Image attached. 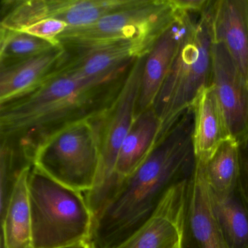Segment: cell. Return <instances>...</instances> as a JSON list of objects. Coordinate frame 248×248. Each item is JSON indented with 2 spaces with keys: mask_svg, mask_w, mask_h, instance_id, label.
<instances>
[{
  "mask_svg": "<svg viewBox=\"0 0 248 248\" xmlns=\"http://www.w3.org/2000/svg\"><path fill=\"white\" fill-rule=\"evenodd\" d=\"M194 128L193 106L170 124L93 219L90 242L95 248H115L128 239L149 220L168 190L191 175L196 162Z\"/></svg>",
  "mask_w": 248,
  "mask_h": 248,
  "instance_id": "obj_1",
  "label": "cell"
},
{
  "mask_svg": "<svg viewBox=\"0 0 248 248\" xmlns=\"http://www.w3.org/2000/svg\"><path fill=\"white\" fill-rule=\"evenodd\" d=\"M129 71L88 79L59 69L32 92L0 105L1 142L21 152L33 165L36 148L46 136L69 123L107 111Z\"/></svg>",
  "mask_w": 248,
  "mask_h": 248,
  "instance_id": "obj_2",
  "label": "cell"
},
{
  "mask_svg": "<svg viewBox=\"0 0 248 248\" xmlns=\"http://www.w3.org/2000/svg\"><path fill=\"white\" fill-rule=\"evenodd\" d=\"M33 248H66L89 242L93 215L85 193L32 165L29 178Z\"/></svg>",
  "mask_w": 248,
  "mask_h": 248,
  "instance_id": "obj_3",
  "label": "cell"
},
{
  "mask_svg": "<svg viewBox=\"0 0 248 248\" xmlns=\"http://www.w3.org/2000/svg\"><path fill=\"white\" fill-rule=\"evenodd\" d=\"M106 111L69 123L46 136L36 148L33 165L66 186L83 193L92 191Z\"/></svg>",
  "mask_w": 248,
  "mask_h": 248,
  "instance_id": "obj_4",
  "label": "cell"
},
{
  "mask_svg": "<svg viewBox=\"0 0 248 248\" xmlns=\"http://www.w3.org/2000/svg\"><path fill=\"white\" fill-rule=\"evenodd\" d=\"M207 10L194 18L155 101L159 136L211 85L214 40Z\"/></svg>",
  "mask_w": 248,
  "mask_h": 248,
  "instance_id": "obj_5",
  "label": "cell"
},
{
  "mask_svg": "<svg viewBox=\"0 0 248 248\" xmlns=\"http://www.w3.org/2000/svg\"><path fill=\"white\" fill-rule=\"evenodd\" d=\"M182 14L172 0H133L91 25L68 27L58 41L69 53L136 39L157 42Z\"/></svg>",
  "mask_w": 248,
  "mask_h": 248,
  "instance_id": "obj_6",
  "label": "cell"
},
{
  "mask_svg": "<svg viewBox=\"0 0 248 248\" xmlns=\"http://www.w3.org/2000/svg\"><path fill=\"white\" fill-rule=\"evenodd\" d=\"M146 57L137 59L132 65L117 98L104 114L96 181L92 191L85 193L93 219L120 186L116 178V166L124 139L136 117Z\"/></svg>",
  "mask_w": 248,
  "mask_h": 248,
  "instance_id": "obj_7",
  "label": "cell"
},
{
  "mask_svg": "<svg viewBox=\"0 0 248 248\" xmlns=\"http://www.w3.org/2000/svg\"><path fill=\"white\" fill-rule=\"evenodd\" d=\"M181 248H228L216 220L202 162L188 178Z\"/></svg>",
  "mask_w": 248,
  "mask_h": 248,
  "instance_id": "obj_8",
  "label": "cell"
},
{
  "mask_svg": "<svg viewBox=\"0 0 248 248\" xmlns=\"http://www.w3.org/2000/svg\"><path fill=\"white\" fill-rule=\"evenodd\" d=\"M211 85L230 137L238 141L248 133V79L221 45L214 43Z\"/></svg>",
  "mask_w": 248,
  "mask_h": 248,
  "instance_id": "obj_9",
  "label": "cell"
},
{
  "mask_svg": "<svg viewBox=\"0 0 248 248\" xmlns=\"http://www.w3.org/2000/svg\"><path fill=\"white\" fill-rule=\"evenodd\" d=\"M188 178L170 187L149 220L115 248H181Z\"/></svg>",
  "mask_w": 248,
  "mask_h": 248,
  "instance_id": "obj_10",
  "label": "cell"
},
{
  "mask_svg": "<svg viewBox=\"0 0 248 248\" xmlns=\"http://www.w3.org/2000/svg\"><path fill=\"white\" fill-rule=\"evenodd\" d=\"M197 14L184 13L146 56L136 116L155 105L167 75Z\"/></svg>",
  "mask_w": 248,
  "mask_h": 248,
  "instance_id": "obj_11",
  "label": "cell"
},
{
  "mask_svg": "<svg viewBox=\"0 0 248 248\" xmlns=\"http://www.w3.org/2000/svg\"><path fill=\"white\" fill-rule=\"evenodd\" d=\"M207 13L214 43L226 48L248 79V0L212 1Z\"/></svg>",
  "mask_w": 248,
  "mask_h": 248,
  "instance_id": "obj_12",
  "label": "cell"
},
{
  "mask_svg": "<svg viewBox=\"0 0 248 248\" xmlns=\"http://www.w3.org/2000/svg\"><path fill=\"white\" fill-rule=\"evenodd\" d=\"M69 53L62 45L15 66L0 70V105L25 96L51 79Z\"/></svg>",
  "mask_w": 248,
  "mask_h": 248,
  "instance_id": "obj_13",
  "label": "cell"
},
{
  "mask_svg": "<svg viewBox=\"0 0 248 248\" xmlns=\"http://www.w3.org/2000/svg\"><path fill=\"white\" fill-rule=\"evenodd\" d=\"M162 128V123L154 107L135 117L117 159L116 178L120 186L149 156Z\"/></svg>",
  "mask_w": 248,
  "mask_h": 248,
  "instance_id": "obj_14",
  "label": "cell"
},
{
  "mask_svg": "<svg viewBox=\"0 0 248 248\" xmlns=\"http://www.w3.org/2000/svg\"><path fill=\"white\" fill-rule=\"evenodd\" d=\"M194 110V155L196 159H206L225 140L232 139L211 85L199 95Z\"/></svg>",
  "mask_w": 248,
  "mask_h": 248,
  "instance_id": "obj_15",
  "label": "cell"
},
{
  "mask_svg": "<svg viewBox=\"0 0 248 248\" xmlns=\"http://www.w3.org/2000/svg\"><path fill=\"white\" fill-rule=\"evenodd\" d=\"M32 167V166H31ZM31 167L18 177L8 207L2 217V239L5 248H33L29 178Z\"/></svg>",
  "mask_w": 248,
  "mask_h": 248,
  "instance_id": "obj_16",
  "label": "cell"
},
{
  "mask_svg": "<svg viewBox=\"0 0 248 248\" xmlns=\"http://www.w3.org/2000/svg\"><path fill=\"white\" fill-rule=\"evenodd\" d=\"M216 220L228 248H248V210L238 187L232 192L211 191Z\"/></svg>",
  "mask_w": 248,
  "mask_h": 248,
  "instance_id": "obj_17",
  "label": "cell"
},
{
  "mask_svg": "<svg viewBox=\"0 0 248 248\" xmlns=\"http://www.w3.org/2000/svg\"><path fill=\"white\" fill-rule=\"evenodd\" d=\"M199 160L202 162L206 179L213 193L225 194L234 191L239 176V152L236 140H225L208 158Z\"/></svg>",
  "mask_w": 248,
  "mask_h": 248,
  "instance_id": "obj_18",
  "label": "cell"
},
{
  "mask_svg": "<svg viewBox=\"0 0 248 248\" xmlns=\"http://www.w3.org/2000/svg\"><path fill=\"white\" fill-rule=\"evenodd\" d=\"M58 46L27 33L0 29V70L30 60Z\"/></svg>",
  "mask_w": 248,
  "mask_h": 248,
  "instance_id": "obj_19",
  "label": "cell"
},
{
  "mask_svg": "<svg viewBox=\"0 0 248 248\" xmlns=\"http://www.w3.org/2000/svg\"><path fill=\"white\" fill-rule=\"evenodd\" d=\"M69 26L60 20L47 18L39 21L24 30L21 32L27 33L30 35L43 39L53 45H60L58 37L68 28Z\"/></svg>",
  "mask_w": 248,
  "mask_h": 248,
  "instance_id": "obj_20",
  "label": "cell"
},
{
  "mask_svg": "<svg viewBox=\"0 0 248 248\" xmlns=\"http://www.w3.org/2000/svg\"><path fill=\"white\" fill-rule=\"evenodd\" d=\"M236 142L239 152L237 187L248 210V133Z\"/></svg>",
  "mask_w": 248,
  "mask_h": 248,
  "instance_id": "obj_21",
  "label": "cell"
},
{
  "mask_svg": "<svg viewBox=\"0 0 248 248\" xmlns=\"http://www.w3.org/2000/svg\"><path fill=\"white\" fill-rule=\"evenodd\" d=\"M177 9L181 12L200 14L207 11L211 0H172Z\"/></svg>",
  "mask_w": 248,
  "mask_h": 248,
  "instance_id": "obj_22",
  "label": "cell"
},
{
  "mask_svg": "<svg viewBox=\"0 0 248 248\" xmlns=\"http://www.w3.org/2000/svg\"><path fill=\"white\" fill-rule=\"evenodd\" d=\"M78 248H95V247L92 245L91 242H84L78 246Z\"/></svg>",
  "mask_w": 248,
  "mask_h": 248,
  "instance_id": "obj_23",
  "label": "cell"
},
{
  "mask_svg": "<svg viewBox=\"0 0 248 248\" xmlns=\"http://www.w3.org/2000/svg\"><path fill=\"white\" fill-rule=\"evenodd\" d=\"M80 245H81V244H80ZM78 246H79V245H78V246L70 247V248H78Z\"/></svg>",
  "mask_w": 248,
  "mask_h": 248,
  "instance_id": "obj_24",
  "label": "cell"
}]
</instances>
